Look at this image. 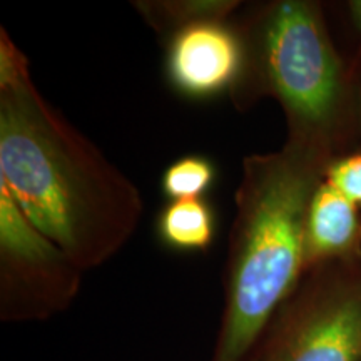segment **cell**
<instances>
[{
	"mask_svg": "<svg viewBox=\"0 0 361 361\" xmlns=\"http://www.w3.org/2000/svg\"><path fill=\"white\" fill-rule=\"evenodd\" d=\"M0 184L80 269L109 261L134 236L139 189L51 102L29 59L0 29Z\"/></svg>",
	"mask_w": 361,
	"mask_h": 361,
	"instance_id": "6da1fadb",
	"label": "cell"
},
{
	"mask_svg": "<svg viewBox=\"0 0 361 361\" xmlns=\"http://www.w3.org/2000/svg\"><path fill=\"white\" fill-rule=\"evenodd\" d=\"M331 159L323 149L295 141L243 159L224 306L209 361H246L303 279L306 218Z\"/></svg>",
	"mask_w": 361,
	"mask_h": 361,
	"instance_id": "7a4b0ae2",
	"label": "cell"
},
{
	"mask_svg": "<svg viewBox=\"0 0 361 361\" xmlns=\"http://www.w3.org/2000/svg\"><path fill=\"white\" fill-rule=\"evenodd\" d=\"M243 71L231 94L239 109L261 97L283 107L288 141L335 157L355 119V87L324 25L306 0H276L236 22Z\"/></svg>",
	"mask_w": 361,
	"mask_h": 361,
	"instance_id": "3957f363",
	"label": "cell"
},
{
	"mask_svg": "<svg viewBox=\"0 0 361 361\" xmlns=\"http://www.w3.org/2000/svg\"><path fill=\"white\" fill-rule=\"evenodd\" d=\"M256 350L261 361H361V259L311 268Z\"/></svg>",
	"mask_w": 361,
	"mask_h": 361,
	"instance_id": "277c9868",
	"label": "cell"
},
{
	"mask_svg": "<svg viewBox=\"0 0 361 361\" xmlns=\"http://www.w3.org/2000/svg\"><path fill=\"white\" fill-rule=\"evenodd\" d=\"M82 274L0 184V319L45 322L64 313L79 295Z\"/></svg>",
	"mask_w": 361,
	"mask_h": 361,
	"instance_id": "5b68a950",
	"label": "cell"
},
{
	"mask_svg": "<svg viewBox=\"0 0 361 361\" xmlns=\"http://www.w3.org/2000/svg\"><path fill=\"white\" fill-rule=\"evenodd\" d=\"M245 51L236 25L201 22L169 37L166 72L183 96L209 99L231 92L243 71Z\"/></svg>",
	"mask_w": 361,
	"mask_h": 361,
	"instance_id": "8992f818",
	"label": "cell"
},
{
	"mask_svg": "<svg viewBox=\"0 0 361 361\" xmlns=\"http://www.w3.org/2000/svg\"><path fill=\"white\" fill-rule=\"evenodd\" d=\"M355 259H361L360 206L323 180L313 194L306 218V273L323 263Z\"/></svg>",
	"mask_w": 361,
	"mask_h": 361,
	"instance_id": "52a82bcc",
	"label": "cell"
},
{
	"mask_svg": "<svg viewBox=\"0 0 361 361\" xmlns=\"http://www.w3.org/2000/svg\"><path fill=\"white\" fill-rule=\"evenodd\" d=\"M216 216L206 200H174L157 218V236L169 250L206 251L213 245Z\"/></svg>",
	"mask_w": 361,
	"mask_h": 361,
	"instance_id": "ba28073f",
	"label": "cell"
},
{
	"mask_svg": "<svg viewBox=\"0 0 361 361\" xmlns=\"http://www.w3.org/2000/svg\"><path fill=\"white\" fill-rule=\"evenodd\" d=\"M137 11L144 20L159 34L169 37L189 25L201 22H229L241 2L234 0H162V2H137Z\"/></svg>",
	"mask_w": 361,
	"mask_h": 361,
	"instance_id": "9c48e42d",
	"label": "cell"
},
{
	"mask_svg": "<svg viewBox=\"0 0 361 361\" xmlns=\"http://www.w3.org/2000/svg\"><path fill=\"white\" fill-rule=\"evenodd\" d=\"M214 164L204 156H184L168 166L161 179L162 192L174 200H200L214 184Z\"/></svg>",
	"mask_w": 361,
	"mask_h": 361,
	"instance_id": "30bf717a",
	"label": "cell"
},
{
	"mask_svg": "<svg viewBox=\"0 0 361 361\" xmlns=\"http://www.w3.org/2000/svg\"><path fill=\"white\" fill-rule=\"evenodd\" d=\"M324 180L361 207V151L333 157L326 166Z\"/></svg>",
	"mask_w": 361,
	"mask_h": 361,
	"instance_id": "8fae6325",
	"label": "cell"
},
{
	"mask_svg": "<svg viewBox=\"0 0 361 361\" xmlns=\"http://www.w3.org/2000/svg\"><path fill=\"white\" fill-rule=\"evenodd\" d=\"M350 11L351 16H353V20L358 29L361 30V0H356V2H350Z\"/></svg>",
	"mask_w": 361,
	"mask_h": 361,
	"instance_id": "7c38bea8",
	"label": "cell"
},
{
	"mask_svg": "<svg viewBox=\"0 0 361 361\" xmlns=\"http://www.w3.org/2000/svg\"><path fill=\"white\" fill-rule=\"evenodd\" d=\"M246 361H261V356H259V353H258V350L255 348V351H252V353H251L250 356H247Z\"/></svg>",
	"mask_w": 361,
	"mask_h": 361,
	"instance_id": "4fadbf2b",
	"label": "cell"
}]
</instances>
